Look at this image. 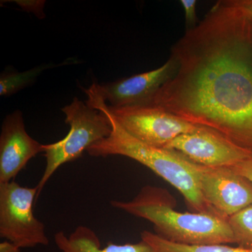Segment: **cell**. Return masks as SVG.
<instances>
[{"instance_id":"obj_1","label":"cell","mask_w":252,"mask_h":252,"mask_svg":"<svg viewBox=\"0 0 252 252\" xmlns=\"http://www.w3.org/2000/svg\"><path fill=\"white\" fill-rule=\"evenodd\" d=\"M170 58L175 72L144 104L212 129L252 158V18L218 1Z\"/></svg>"},{"instance_id":"obj_12","label":"cell","mask_w":252,"mask_h":252,"mask_svg":"<svg viewBox=\"0 0 252 252\" xmlns=\"http://www.w3.org/2000/svg\"><path fill=\"white\" fill-rule=\"evenodd\" d=\"M141 238L154 252H252L250 249L231 247L226 244L187 245L172 243L147 230L142 232Z\"/></svg>"},{"instance_id":"obj_4","label":"cell","mask_w":252,"mask_h":252,"mask_svg":"<svg viewBox=\"0 0 252 252\" xmlns=\"http://www.w3.org/2000/svg\"><path fill=\"white\" fill-rule=\"evenodd\" d=\"M66 124L70 127L67 135L55 143L44 144L46 167L39 184V194L56 170L63 164L74 161L91 146L108 137L112 132L109 118L104 112L74 97L63 107Z\"/></svg>"},{"instance_id":"obj_5","label":"cell","mask_w":252,"mask_h":252,"mask_svg":"<svg viewBox=\"0 0 252 252\" xmlns=\"http://www.w3.org/2000/svg\"><path fill=\"white\" fill-rule=\"evenodd\" d=\"M37 187H23L14 181L0 184V237L20 248L49 245L44 223L34 215Z\"/></svg>"},{"instance_id":"obj_15","label":"cell","mask_w":252,"mask_h":252,"mask_svg":"<svg viewBox=\"0 0 252 252\" xmlns=\"http://www.w3.org/2000/svg\"><path fill=\"white\" fill-rule=\"evenodd\" d=\"M14 1L23 11L32 13L39 19L45 18L44 9L46 1L44 0H16Z\"/></svg>"},{"instance_id":"obj_18","label":"cell","mask_w":252,"mask_h":252,"mask_svg":"<svg viewBox=\"0 0 252 252\" xmlns=\"http://www.w3.org/2000/svg\"><path fill=\"white\" fill-rule=\"evenodd\" d=\"M228 1L252 18V0H228Z\"/></svg>"},{"instance_id":"obj_3","label":"cell","mask_w":252,"mask_h":252,"mask_svg":"<svg viewBox=\"0 0 252 252\" xmlns=\"http://www.w3.org/2000/svg\"><path fill=\"white\" fill-rule=\"evenodd\" d=\"M174 199L165 189L147 186L129 201L113 200L111 205L149 220L156 234L172 243L187 245L235 244L228 220L204 212H182L174 209Z\"/></svg>"},{"instance_id":"obj_8","label":"cell","mask_w":252,"mask_h":252,"mask_svg":"<svg viewBox=\"0 0 252 252\" xmlns=\"http://www.w3.org/2000/svg\"><path fill=\"white\" fill-rule=\"evenodd\" d=\"M163 149L182 154L190 161L206 167H231L252 158L208 127L176 137Z\"/></svg>"},{"instance_id":"obj_16","label":"cell","mask_w":252,"mask_h":252,"mask_svg":"<svg viewBox=\"0 0 252 252\" xmlns=\"http://www.w3.org/2000/svg\"><path fill=\"white\" fill-rule=\"evenodd\" d=\"M180 4L185 11L187 30L195 28L197 21V1L195 0H181Z\"/></svg>"},{"instance_id":"obj_17","label":"cell","mask_w":252,"mask_h":252,"mask_svg":"<svg viewBox=\"0 0 252 252\" xmlns=\"http://www.w3.org/2000/svg\"><path fill=\"white\" fill-rule=\"evenodd\" d=\"M231 168L252 182V158L240 162L238 165L231 167Z\"/></svg>"},{"instance_id":"obj_13","label":"cell","mask_w":252,"mask_h":252,"mask_svg":"<svg viewBox=\"0 0 252 252\" xmlns=\"http://www.w3.org/2000/svg\"><path fill=\"white\" fill-rule=\"evenodd\" d=\"M49 65L39 66L23 72H4L0 77V95L16 94L34 81L36 77Z\"/></svg>"},{"instance_id":"obj_14","label":"cell","mask_w":252,"mask_h":252,"mask_svg":"<svg viewBox=\"0 0 252 252\" xmlns=\"http://www.w3.org/2000/svg\"><path fill=\"white\" fill-rule=\"evenodd\" d=\"M235 244L252 250V205L228 219Z\"/></svg>"},{"instance_id":"obj_2","label":"cell","mask_w":252,"mask_h":252,"mask_svg":"<svg viewBox=\"0 0 252 252\" xmlns=\"http://www.w3.org/2000/svg\"><path fill=\"white\" fill-rule=\"evenodd\" d=\"M85 92L88 97L86 103L104 112L112 126V132L108 137L88 149L89 155L130 158L173 186L183 195L187 205L194 212L213 214L202 194L198 164L190 161L178 152L149 145L127 133L109 110L108 104L99 92L98 84L94 83Z\"/></svg>"},{"instance_id":"obj_11","label":"cell","mask_w":252,"mask_h":252,"mask_svg":"<svg viewBox=\"0 0 252 252\" xmlns=\"http://www.w3.org/2000/svg\"><path fill=\"white\" fill-rule=\"evenodd\" d=\"M55 243L61 252H154L150 246L141 240L135 244H107L101 248L100 240L94 230L79 225L69 235L62 231L54 236Z\"/></svg>"},{"instance_id":"obj_6","label":"cell","mask_w":252,"mask_h":252,"mask_svg":"<svg viewBox=\"0 0 252 252\" xmlns=\"http://www.w3.org/2000/svg\"><path fill=\"white\" fill-rule=\"evenodd\" d=\"M108 106L116 120L127 133L158 148H164L176 137L195 132L202 127L152 104L118 108Z\"/></svg>"},{"instance_id":"obj_7","label":"cell","mask_w":252,"mask_h":252,"mask_svg":"<svg viewBox=\"0 0 252 252\" xmlns=\"http://www.w3.org/2000/svg\"><path fill=\"white\" fill-rule=\"evenodd\" d=\"M199 182L210 211L228 220L252 205V182L231 167L198 165Z\"/></svg>"},{"instance_id":"obj_10","label":"cell","mask_w":252,"mask_h":252,"mask_svg":"<svg viewBox=\"0 0 252 252\" xmlns=\"http://www.w3.org/2000/svg\"><path fill=\"white\" fill-rule=\"evenodd\" d=\"M175 63L170 57L161 67L119 81L98 84L99 92L110 107H128L147 103L171 78Z\"/></svg>"},{"instance_id":"obj_19","label":"cell","mask_w":252,"mask_h":252,"mask_svg":"<svg viewBox=\"0 0 252 252\" xmlns=\"http://www.w3.org/2000/svg\"><path fill=\"white\" fill-rule=\"evenodd\" d=\"M0 252H21V248L7 240L0 243Z\"/></svg>"},{"instance_id":"obj_9","label":"cell","mask_w":252,"mask_h":252,"mask_svg":"<svg viewBox=\"0 0 252 252\" xmlns=\"http://www.w3.org/2000/svg\"><path fill=\"white\" fill-rule=\"evenodd\" d=\"M44 151V144L28 133L21 111L8 114L0 134V184L14 181L28 162Z\"/></svg>"}]
</instances>
